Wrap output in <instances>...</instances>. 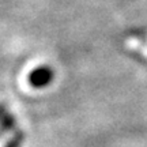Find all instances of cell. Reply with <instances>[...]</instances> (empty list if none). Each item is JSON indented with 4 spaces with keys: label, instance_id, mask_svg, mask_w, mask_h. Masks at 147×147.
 I'll return each instance as SVG.
<instances>
[{
    "label": "cell",
    "instance_id": "1",
    "mask_svg": "<svg viewBox=\"0 0 147 147\" xmlns=\"http://www.w3.org/2000/svg\"><path fill=\"white\" fill-rule=\"evenodd\" d=\"M53 69L51 67H47V65H42V67H38V68L33 69L30 75H29V83L32 84L33 87H37V89H42L48 86L49 83H52L53 80Z\"/></svg>",
    "mask_w": 147,
    "mask_h": 147
},
{
    "label": "cell",
    "instance_id": "2",
    "mask_svg": "<svg viewBox=\"0 0 147 147\" xmlns=\"http://www.w3.org/2000/svg\"><path fill=\"white\" fill-rule=\"evenodd\" d=\"M16 127V119L11 113L7 105L0 102V139L4 136L5 134L14 131Z\"/></svg>",
    "mask_w": 147,
    "mask_h": 147
},
{
    "label": "cell",
    "instance_id": "3",
    "mask_svg": "<svg viewBox=\"0 0 147 147\" xmlns=\"http://www.w3.org/2000/svg\"><path fill=\"white\" fill-rule=\"evenodd\" d=\"M23 139H25V135L22 131H15V134L5 142V144L3 147H21L22 143H23Z\"/></svg>",
    "mask_w": 147,
    "mask_h": 147
}]
</instances>
